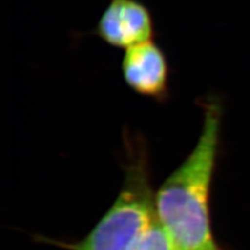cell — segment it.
Returning a JSON list of instances; mask_svg holds the SVG:
<instances>
[{"label":"cell","mask_w":250,"mask_h":250,"mask_svg":"<svg viewBox=\"0 0 250 250\" xmlns=\"http://www.w3.org/2000/svg\"><path fill=\"white\" fill-rule=\"evenodd\" d=\"M200 136L191 153L155 193V216L175 250H219L213 238L209 199L220 143L222 105L202 101Z\"/></svg>","instance_id":"1"},{"label":"cell","mask_w":250,"mask_h":250,"mask_svg":"<svg viewBox=\"0 0 250 250\" xmlns=\"http://www.w3.org/2000/svg\"><path fill=\"white\" fill-rule=\"evenodd\" d=\"M125 176L112 207L72 250H126L155 219L149 159L145 143L126 134Z\"/></svg>","instance_id":"2"},{"label":"cell","mask_w":250,"mask_h":250,"mask_svg":"<svg viewBox=\"0 0 250 250\" xmlns=\"http://www.w3.org/2000/svg\"><path fill=\"white\" fill-rule=\"evenodd\" d=\"M93 34L108 45L127 49L153 40L154 20L141 0H108Z\"/></svg>","instance_id":"3"},{"label":"cell","mask_w":250,"mask_h":250,"mask_svg":"<svg viewBox=\"0 0 250 250\" xmlns=\"http://www.w3.org/2000/svg\"><path fill=\"white\" fill-rule=\"evenodd\" d=\"M121 69L125 83L137 94L160 103L168 98V61L153 40L125 49Z\"/></svg>","instance_id":"4"},{"label":"cell","mask_w":250,"mask_h":250,"mask_svg":"<svg viewBox=\"0 0 250 250\" xmlns=\"http://www.w3.org/2000/svg\"><path fill=\"white\" fill-rule=\"evenodd\" d=\"M126 250H175L161 223L155 219Z\"/></svg>","instance_id":"5"}]
</instances>
